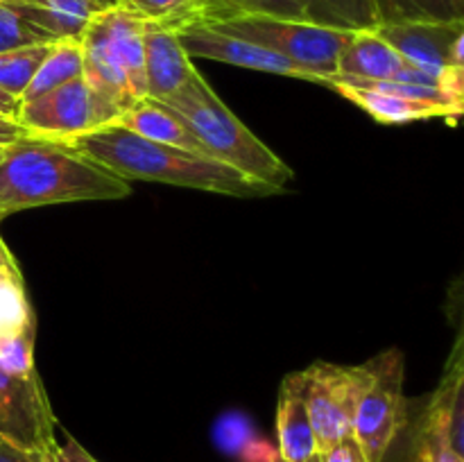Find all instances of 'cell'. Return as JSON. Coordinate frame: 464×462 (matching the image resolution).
<instances>
[{
	"instance_id": "19",
	"label": "cell",
	"mask_w": 464,
	"mask_h": 462,
	"mask_svg": "<svg viewBox=\"0 0 464 462\" xmlns=\"http://www.w3.org/2000/svg\"><path fill=\"white\" fill-rule=\"evenodd\" d=\"M331 89L338 91L343 98L361 107L370 113L374 120L383 125H403V122L430 120V118H447V113L430 104L417 102V100L403 98V95L390 93V91L372 89V86H349V84H331ZM449 120V118H447Z\"/></svg>"
},
{
	"instance_id": "8",
	"label": "cell",
	"mask_w": 464,
	"mask_h": 462,
	"mask_svg": "<svg viewBox=\"0 0 464 462\" xmlns=\"http://www.w3.org/2000/svg\"><path fill=\"white\" fill-rule=\"evenodd\" d=\"M0 438L45 456L57 448V419L39 371L12 374L0 367Z\"/></svg>"
},
{
	"instance_id": "18",
	"label": "cell",
	"mask_w": 464,
	"mask_h": 462,
	"mask_svg": "<svg viewBox=\"0 0 464 462\" xmlns=\"http://www.w3.org/2000/svg\"><path fill=\"white\" fill-rule=\"evenodd\" d=\"M121 5V0H16L23 16L54 39H80L98 14Z\"/></svg>"
},
{
	"instance_id": "15",
	"label": "cell",
	"mask_w": 464,
	"mask_h": 462,
	"mask_svg": "<svg viewBox=\"0 0 464 462\" xmlns=\"http://www.w3.org/2000/svg\"><path fill=\"white\" fill-rule=\"evenodd\" d=\"M406 66V59L376 30L352 32L338 57L335 75L352 80H397Z\"/></svg>"
},
{
	"instance_id": "23",
	"label": "cell",
	"mask_w": 464,
	"mask_h": 462,
	"mask_svg": "<svg viewBox=\"0 0 464 462\" xmlns=\"http://www.w3.org/2000/svg\"><path fill=\"white\" fill-rule=\"evenodd\" d=\"M50 45H30V48H18L0 53V89L7 91L9 95L21 100L25 89L30 86L32 77L39 71L41 62L48 54Z\"/></svg>"
},
{
	"instance_id": "16",
	"label": "cell",
	"mask_w": 464,
	"mask_h": 462,
	"mask_svg": "<svg viewBox=\"0 0 464 462\" xmlns=\"http://www.w3.org/2000/svg\"><path fill=\"white\" fill-rule=\"evenodd\" d=\"M245 16H275L290 21H306L302 0H188L184 12L166 27L213 25Z\"/></svg>"
},
{
	"instance_id": "34",
	"label": "cell",
	"mask_w": 464,
	"mask_h": 462,
	"mask_svg": "<svg viewBox=\"0 0 464 462\" xmlns=\"http://www.w3.org/2000/svg\"><path fill=\"white\" fill-rule=\"evenodd\" d=\"M18 107H21V100L14 98V95H9L7 91L0 89V116L14 118V120H16Z\"/></svg>"
},
{
	"instance_id": "32",
	"label": "cell",
	"mask_w": 464,
	"mask_h": 462,
	"mask_svg": "<svg viewBox=\"0 0 464 462\" xmlns=\"http://www.w3.org/2000/svg\"><path fill=\"white\" fill-rule=\"evenodd\" d=\"M9 281H23V274L18 270L16 258H14V254L9 252L3 236H0V285L9 284Z\"/></svg>"
},
{
	"instance_id": "29",
	"label": "cell",
	"mask_w": 464,
	"mask_h": 462,
	"mask_svg": "<svg viewBox=\"0 0 464 462\" xmlns=\"http://www.w3.org/2000/svg\"><path fill=\"white\" fill-rule=\"evenodd\" d=\"M48 462H98L75 438L66 435V442L57 444L53 453L48 456Z\"/></svg>"
},
{
	"instance_id": "12",
	"label": "cell",
	"mask_w": 464,
	"mask_h": 462,
	"mask_svg": "<svg viewBox=\"0 0 464 462\" xmlns=\"http://www.w3.org/2000/svg\"><path fill=\"white\" fill-rule=\"evenodd\" d=\"M143 57L148 98L159 100V102H166L172 95L179 93L199 72L193 66V59L181 48L175 30L161 23L145 21Z\"/></svg>"
},
{
	"instance_id": "30",
	"label": "cell",
	"mask_w": 464,
	"mask_h": 462,
	"mask_svg": "<svg viewBox=\"0 0 464 462\" xmlns=\"http://www.w3.org/2000/svg\"><path fill=\"white\" fill-rule=\"evenodd\" d=\"M0 462H48V456L39 451H30L9 439L0 438Z\"/></svg>"
},
{
	"instance_id": "28",
	"label": "cell",
	"mask_w": 464,
	"mask_h": 462,
	"mask_svg": "<svg viewBox=\"0 0 464 462\" xmlns=\"http://www.w3.org/2000/svg\"><path fill=\"white\" fill-rule=\"evenodd\" d=\"M317 456H320V462H367V457L362 456L361 447L353 439V435L340 439L338 444H334L326 451L317 453Z\"/></svg>"
},
{
	"instance_id": "24",
	"label": "cell",
	"mask_w": 464,
	"mask_h": 462,
	"mask_svg": "<svg viewBox=\"0 0 464 462\" xmlns=\"http://www.w3.org/2000/svg\"><path fill=\"white\" fill-rule=\"evenodd\" d=\"M34 331V313L25 293V281L0 285V342Z\"/></svg>"
},
{
	"instance_id": "1",
	"label": "cell",
	"mask_w": 464,
	"mask_h": 462,
	"mask_svg": "<svg viewBox=\"0 0 464 462\" xmlns=\"http://www.w3.org/2000/svg\"><path fill=\"white\" fill-rule=\"evenodd\" d=\"M130 181L113 175L63 140L25 136L0 159V220L48 204L122 199Z\"/></svg>"
},
{
	"instance_id": "17",
	"label": "cell",
	"mask_w": 464,
	"mask_h": 462,
	"mask_svg": "<svg viewBox=\"0 0 464 462\" xmlns=\"http://www.w3.org/2000/svg\"><path fill=\"white\" fill-rule=\"evenodd\" d=\"M118 125L134 131V134L143 136V139L175 145V148L208 157L204 145L199 143V139L193 134V130L186 125L184 118H181L175 109L168 107V104L159 102V100H139L134 107H130L121 118H118Z\"/></svg>"
},
{
	"instance_id": "36",
	"label": "cell",
	"mask_w": 464,
	"mask_h": 462,
	"mask_svg": "<svg viewBox=\"0 0 464 462\" xmlns=\"http://www.w3.org/2000/svg\"><path fill=\"white\" fill-rule=\"evenodd\" d=\"M0 3H16V0H0Z\"/></svg>"
},
{
	"instance_id": "35",
	"label": "cell",
	"mask_w": 464,
	"mask_h": 462,
	"mask_svg": "<svg viewBox=\"0 0 464 462\" xmlns=\"http://www.w3.org/2000/svg\"><path fill=\"white\" fill-rule=\"evenodd\" d=\"M308 462H320V456H313L311 460H308Z\"/></svg>"
},
{
	"instance_id": "27",
	"label": "cell",
	"mask_w": 464,
	"mask_h": 462,
	"mask_svg": "<svg viewBox=\"0 0 464 462\" xmlns=\"http://www.w3.org/2000/svg\"><path fill=\"white\" fill-rule=\"evenodd\" d=\"M415 448L417 462H464V456H460L447 439L429 430L417 428Z\"/></svg>"
},
{
	"instance_id": "5",
	"label": "cell",
	"mask_w": 464,
	"mask_h": 462,
	"mask_svg": "<svg viewBox=\"0 0 464 462\" xmlns=\"http://www.w3.org/2000/svg\"><path fill=\"white\" fill-rule=\"evenodd\" d=\"M207 27L281 54L317 84H326L335 75L340 53L352 36V32L275 16H245Z\"/></svg>"
},
{
	"instance_id": "13",
	"label": "cell",
	"mask_w": 464,
	"mask_h": 462,
	"mask_svg": "<svg viewBox=\"0 0 464 462\" xmlns=\"http://www.w3.org/2000/svg\"><path fill=\"white\" fill-rule=\"evenodd\" d=\"M464 342L458 335L444 365L442 379L430 394L417 428L429 430L447 439L460 456H464Z\"/></svg>"
},
{
	"instance_id": "33",
	"label": "cell",
	"mask_w": 464,
	"mask_h": 462,
	"mask_svg": "<svg viewBox=\"0 0 464 462\" xmlns=\"http://www.w3.org/2000/svg\"><path fill=\"white\" fill-rule=\"evenodd\" d=\"M25 136H30V134H27V131L23 130L16 120H14V118L0 116V148H7V145L25 139Z\"/></svg>"
},
{
	"instance_id": "25",
	"label": "cell",
	"mask_w": 464,
	"mask_h": 462,
	"mask_svg": "<svg viewBox=\"0 0 464 462\" xmlns=\"http://www.w3.org/2000/svg\"><path fill=\"white\" fill-rule=\"evenodd\" d=\"M54 36L36 27L30 18L23 16L16 3H0V53L30 45L54 43Z\"/></svg>"
},
{
	"instance_id": "26",
	"label": "cell",
	"mask_w": 464,
	"mask_h": 462,
	"mask_svg": "<svg viewBox=\"0 0 464 462\" xmlns=\"http://www.w3.org/2000/svg\"><path fill=\"white\" fill-rule=\"evenodd\" d=\"M121 5L130 9V12L139 14L143 21L168 25V23H172L184 12L188 0H121Z\"/></svg>"
},
{
	"instance_id": "37",
	"label": "cell",
	"mask_w": 464,
	"mask_h": 462,
	"mask_svg": "<svg viewBox=\"0 0 464 462\" xmlns=\"http://www.w3.org/2000/svg\"><path fill=\"white\" fill-rule=\"evenodd\" d=\"M3 154H5V148H0V159H3Z\"/></svg>"
},
{
	"instance_id": "31",
	"label": "cell",
	"mask_w": 464,
	"mask_h": 462,
	"mask_svg": "<svg viewBox=\"0 0 464 462\" xmlns=\"http://www.w3.org/2000/svg\"><path fill=\"white\" fill-rule=\"evenodd\" d=\"M243 462H284L279 448L266 439H252L243 448Z\"/></svg>"
},
{
	"instance_id": "11",
	"label": "cell",
	"mask_w": 464,
	"mask_h": 462,
	"mask_svg": "<svg viewBox=\"0 0 464 462\" xmlns=\"http://www.w3.org/2000/svg\"><path fill=\"white\" fill-rule=\"evenodd\" d=\"M177 39H179L181 48L186 50L190 59L202 57L213 59V62L231 63V66L249 68V71H261L272 72V75H284V77H297V80L311 82V77L284 59L281 54L272 53V50L261 48L256 43L238 39V36L225 34L213 27L207 25H184L175 30Z\"/></svg>"
},
{
	"instance_id": "14",
	"label": "cell",
	"mask_w": 464,
	"mask_h": 462,
	"mask_svg": "<svg viewBox=\"0 0 464 462\" xmlns=\"http://www.w3.org/2000/svg\"><path fill=\"white\" fill-rule=\"evenodd\" d=\"M276 448L284 462H308L317 456L302 371L288 374L281 380L276 399Z\"/></svg>"
},
{
	"instance_id": "10",
	"label": "cell",
	"mask_w": 464,
	"mask_h": 462,
	"mask_svg": "<svg viewBox=\"0 0 464 462\" xmlns=\"http://www.w3.org/2000/svg\"><path fill=\"white\" fill-rule=\"evenodd\" d=\"M411 66L424 71L464 68V21L401 23L374 27Z\"/></svg>"
},
{
	"instance_id": "20",
	"label": "cell",
	"mask_w": 464,
	"mask_h": 462,
	"mask_svg": "<svg viewBox=\"0 0 464 462\" xmlns=\"http://www.w3.org/2000/svg\"><path fill=\"white\" fill-rule=\"evenodd\" d=\"M379 25L464 21V0H372Z\"/></svg>"
},
{
	"instance_id": "21",
	"label": "cell",
	"mask_w": 464,
	"mask_h": 462,
	"mask_svg": "<svg viewBox=\"0 0 464 462\" xmlns=\"http://www.w3.org/2000/svg\"><path fill=\"white\" fill-rule=\"evenodd\" d=\"M82 75H84V53H82L80 39L54 41L21 100L36 98V95L57 89V86L77 80Z\"/></svg>"
},
{
	"instance_id": "2",
	"label": "cell",
	"mask_w": 464,
	"mask_h": 462,
	"mask_svg": "<svg viewBox=\"0 0 464 462\" xmlns=\"http://www.w3.org/2000/svg\"><path fill=\"white\" fill-rule=\"evenodd\" d=\"M68 145L122 179L157 181V184L207 190V193L231 195V197L275 195L270 186L247 179L216 159L143 139L118 122L75 136L68 140Z\"/></svg>"
},
{
	"instance_id": "7",
	"label": "cell",
	"mask_w": 464,
	"mask_h": 462,
	"mask_svg": "<svg viewBox=\"0 0 464 462\" xmlns=\"http://www.w3.org/2000/svg\"><path fill=\"white\" fill-rule=\"evenodd\" d=\"M302 379L317 453H322L352 435L358 397L367 383V365L317 361L302 371Z\"/></svg>"
},
{
	"instance_id": "9",
	"label": "cell",
	"mask_w": 464,
	"mask_h": 462,
	"mask_svg": "<svg viewBox=\"0 0 464 462\" xmlns=\"http://www.w3.org/2000/svg\"><path fill=\"white\" fill-rule=\"evenodd\" d=\"M16 122L30 136L63 140V143L104 127L98 102L84 75L57 89L45 91L36 98L21 100Z\"/></svg>"
},
{
	"instance_id": "3",
	"label": "cell",
	"mask_w": 464,
	"mask_h": 462,
	"mask_svg": "<svg viewBox=\"0 0 464 462\" xmlns=\"http://www.w3.org/2000/svg\"><path fill=\"white\" fill-rule=\"evenodd\" d=\"M145 21L122 5L98 14L80 36L84 80L91 86L104 125L148 98L143 57Z\"/></svg>"
},
{
	"instance_id": "22",
	"label": "cell",
	"mask_w": 464,
	"mask_h": 462,
	"mask_svg": "<svg viewBox=\"0 0 464 462\" xmlns=\"http://www.w3.org/2000/svg\"><path fill=\"white\" fill-rule=\"evenodd\" d=\"M308 23L358 32L374 30L376 16L372 0H302Z\"/></svg>"
},
{
	"instance_id": "4",
	"label": "cell",
	"mask_w": 464,
	"mask_h": 462,
	"mask_svg": "<svg viewBox=\"0 0 464 462\" xmlns=\"http://www.w3.org/2000/svg\"><path fill=\"white\" fill-rule=\"evenodd\" d=\"M163 104L184 118L208 157L216 161L234 168L247 179L270 186L275 193H281L293 181V168L247 130L199 72Z\"/></svg>"
},
{
	"instance_id": "6",
	"label": "cell",
	"mask_w": 464,
	"mask_h": 462,
	"mask_svg": "<svg viewBox=\"0 0 464 462\" xmlns=\"http://www.w3.org/2000/svg\"><path fill=\"white\" fill-rule=\"evenodd\" d=\"M367 383L358 397L352 435L367 462H385L390 447L406 426V358L390 347L365 362Z\"/></svg>"
}]
</instances>
